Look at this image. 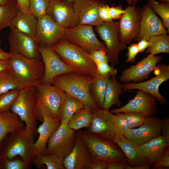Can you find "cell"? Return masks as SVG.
<instances>
[{
  "label": "cell",
  "instance_id": "6da1fadb",
  "mask_svg": "<svg viewBox=\"0 0 169 169\" xmlns=\"http://www.w3.org/2000/svg\"><path fill=\"white\" fill-rule=\"evenodd\" d=\"M35 137L25 126L9 133L0 143V159H12L19 156L33 163L36 154Z\"/></svg>",
  "mask_w": 169,
  "mask_h": 169
},
{
  "label": "cell",
  "instance_id": "7a4b0ae2",
  "mask_svg": "<svg viewBox=\"0 0 169 169\" xmlns=\"http://www.w3.org/2000/svg\"><path fill=\"white\" fill-rule=\"evenodd\" d=\"M10 54V70L19 89L35 88L42 83L44 71L42 59Z\"/></svg>",
  "mask_w": 169,
  "mask_h": 169
},
{
  "label": "cell",
  "instance_id": "3957f363",
  "mask_svg": "<svg viewBox=\"0 0 169 169\" xmlns=\"http://www.w3.org/2000/svg\"><path fill=\"white\" fill-rule=\"evenodd\" d=\"M94 77L78 72H72L58 76L52 84L64 92L81 102L84 106L92 110L100 109L93 98L90 86Z\"/></svg>",
  "mask_w": 169,
  "mask_h": 169
},
{
  "label": "cell",
  "instance_id": "277c9868",
  "mask_svg": "<svg viewBox=\"0 0 169 169\" xmlns=\"http://www.w3.org/2000/svg\"><path fill=\"white\" fill-rule=\"evenodd\" d=\"M51 49L66 64L76 72L97 76L95 64L82 48L65 38L53 46Z\"/></svg>",
  "mask_w": 169,
  "mask_h": 169
},
{
  "label": "cell",
  "instance_id": "5b68a950",
  "mask_svg": "<svg viewBox=\"0 0 169 169\" xmlns=\"http://www.w3.org/2000/svg\"><path fill=\"white\" fill-rule=\"evenodd\" d=\"M77 132L86 144L92 160H101L107 163L127 161L120 148L113 141L99 138L88 130H79Z\"/></svg>",
  "mask_w": 169,
  "mask_h": 169
},
{
  "label": "cell",
  "instance_id": "8992f818",
  "mask_svg": "<svg viewBox=\"0 0 169 169\" xmlns=\"http://www.w3.org/2000/svg\"><path fill=\"white\" fill-rule=\"evenodd\" d=\"M35 89V106L37 120L42 122L43 115L58 118L64 92L54 85L43 83Z\"/></svg>",
  "mask_w": 169,
  "mask_h": 169
},
{
  "label": "cell",
  "instance_id": "52a82bcc",
  "mask_svg": "<svg viewBox=\"0 0 169 169\" xmlns=\"http://www.w3.org/2000/svg\"><path fill=\"white\" fill-rule=\"evenodd\" d=\"M35 88H26L20 92L10 110L24 122L26 129L37 136V115L35 106Z\"/></svg>",
  "mask_w": 169,
  "mask_h": 169
},
{
  "label": "cell",
  "instance_id": "ba28073f",
  "mask_svg": "<svg viewBox=\"0 0 169 169\" xmlns=\"http://www.w3.org/2000/svg\"><path fill=\"white\" fill-rule=\"evenodd\" d=\"M77 135V132L71 129L68 123L61 121L47 142L45 154H55L64 158L73 150Z\"/></svg>",
  "mask_w": 169,
  "mask_h": 169
},
{
  "label": "cell",
  "instance_id": "9c48e42d",
  "mask_svg": "<svg viewBox=\"0 0 169 169\" xmlns=\"http://www.w3.org/2000/svg\"><path fill=\"white\" fill-rule=\"evenodd\" d=\"M64 38L89 54L96 50H102L106 52L105 44L98 39L92 26L79 24L74 27L67 28Z\"/></svg>",
  "mask_w": 169,
  "mask_h": 169
},
{
  "label": "cell",
  "instance_id": "30bf717a",
  "mask_svg": "<svg viewBox=\"0 0 169 169\" xmlns=\"http://www.w3.org/2000/svg\"><path fill=\"white\" fill-rule=\"evenodd\" d=\"M95 30L106 46V53L111 65L117 64L120 54L126 47L122 44L119 38L118 22H104L95 26Z\"/></svg>",
  "mask_w": 169,
  "mask_h": 169
},
{
  "label": "cell",
  "instance_id": "8fae6325",
  "mask_svg": "<svg viewBox=\"0 0 169 169\" xmlns=\"http://www.w3.org/2000/svg\"><path fill=\"white\" fill-rule=\"evenodd\" d=\"M38 18L35 39L38 46L51 48L64 38L66 28L48 14Z\"/></svg>",
  "mask_w": 169,
  "mask_h": 169
},
{
  "label": "cell",
  "instance_id": "7c38bea8",
  "mask_svg": "<svg viewBox=\"0 0 169 169\" xmlns=\"http://www.w3.org/2000/svg\"><path fill=\"white\" fill-rule=\"evenodd\" d=\"M118 22L119 38L126 46L138 35L141 16V8L136 6H128Z\"/></svg>",
  "mask_w": 169,
  "mask_h": 169
},
{
  "label": "cell",
  "instance_id": "4fadbf2b",
  "mask_svg": "<svg viewBox=\"0 0 169 169\" xmlns=\"http://www.w3.org/2000/svg\"><path fill=\"white\" fill-rule=\"evenodd\" d=\"M38 49L44 66V74L42 83L51 84L55 77L76 72L65 63L51 48L38 46Z\"/></svg>",
  "mask_w": 169,
  "mask_h": 169
},
{
  "label": "cell",
  "instance_id": "5bb4252c",
  "mask_svg": "<svg viewBox=\"0 0 169 169\" xmlns=\"http://www.w3.org/2000/svg\"><path fill=\"white\" fill-rule=\"evenodd\" d=\"M155 70L156 72V76L149 80L139 83H124V90L136 89L144 91L155 97L161 104L165 105L167 100L160 93L159 88L163 83L169 79V66L159 64Z\"/></svg>",
  "mask_w": 169,
  "mask_h": 169
},
{
  "label": "cell",
  "instance_id": "9a60e30c",
  "mask_svg": "<svg viewBox=\"0 0 169 169\" xmlns=\"http://www.w3.org/2000/svg\"><path fill=\"white\" fill-rule=\"evenodd\" d=\"M92 122L87 130L101 138L112 141L115 135V114L109 109L92 110Z\"/></svg>",
  "mask_w": 169,
  "mask_h": 169
},
{
  "label": "cell",
  "instance_id": "2e32d148",
  "mask_svg": "<svg viewBox=\"0 0 169 169\" xmlns=\"http://www.w3.org/2000/svg\"><path fill=\"white\" fill-rule=\"evenodd\" d=\"M8 39L10 53L42 59L35 38L20 31L11 29Z\"/></svg>",
  "mask_w": 169,
  "mask_h": 169
},
{
  "label": "cell",
  "instance_id": "e0dca14e",
  "mask_svg": "<svg viewBox=\"0 0 169 169\" xmlns=\"http://www.w3.org/2000/svg\"><path fill=\"white\" fill-rule=\"evenodd\" d=\"M162 58L161 56H156L150 54L136 65L123 70L119 77L120 81L124 83L141 82L149 78Z\"/></svg>",
  "mask_w": 169,
  "mask_h": 169
},
{
  "label": "cell",
  "instance_id": "ac0fdd59",
  "mask_svg": "<svg viewBox=\"0 0 169 169\" xmlns=\"http://www.w3.org/2000/svg\"><path fill=\"white\" fill-rule=\"evenodd\" d=\"M157 100L156 98L151 94L138 90L135 97L129 100L125 105L114 109L110 111L114 114L136 112L154 116L157 112Z\"/></svg>",
  "mask_w": 169,
  "mask_h": 169
},
{
  "label": "cell",
  "instance_id": "d6986e66",
  "mask_svg": "<svg viewBox=\"0 0 169 169\" xmlns=\"http://www.w3.org/2000/svg\"><path fill=\"white\" fill-rule=\"evenodd\" d=\"M163 23L148 4L141 8L139 31L137 38L149 40L151 37L168 33Z\"/></svg>",
  "mask_w": 169,
  "mask_h": 169
},
{
  "label": "cell",
  "instance_id": "ffe728a7",
  "mask_svg": "<svg viewBox=\"0 0 169 169\" xmlns=\"http://www.w3.org/2000/svg\"><path fill=\"white\" fill-rule=\"evenodd\" d=\"M56 23L67 28L74 27L79 24V18L72 4L63 0H50L47 11Z\"/></svg>",
  "mask_w": 169,
  "mask_h": 169
},
{
  "label": "cell",
  "instance_id": "44dd1931",
  "mask_svg": "<svg viewBox=\"0 0 169 169\" xmlns=\"http://www.w3.org/2000/svg\"><path fill=\"white\" fill-rule=\"evenodd\" d=\"M161 120L148 115L138 127L131 129L125 136L136 145L143 144L161 135Z\"/></svg>",
  "mask_w": 169,
  "mask_h": 169
},
{
  "label": "cell",
  "instance_id": "7402d4cb",
  "mask_svg": "<svg viewBox=\"0 0 169 169\" xmlns=\"http://www.w3.org/2000/svg\"><path fill=\"white\" fill-rule=\"evenodd\" d=\"M103 2L99 0H75L72 5L78 18L79 24L93 26L103 23L98 11Z\"/></svg>",
  "mask_w": 169,
  "mask_h": 169
},
{
  "label": "cell",
  "instance_id": "603a6c76",
  "mask_svg": "<svg viewBox=\"0 0 169 169\" xmlns=\"http://www.w3.org/2000/svg\"><path fill=\"white\" fill-rule=\"evenodd\" d=\"M92 161L86 144L77 134L73 150L63 158L64 167L65 169H89Z\"/></svg>",
  "mask_w": 169,
  "mask_h": 169
},
{
  "label": "cell",
  "instance_id": "cb8c5ba5",
  "mask_svg": "<svg viewBox=\"0 0 169 169\" xmlns=\"http://www.w3.org/2000/svg\"><path fill=\"white\" fill-rule=\"evenodd\" d=\"M112 141L120 148L127 158V165L135 167L147 164L146 158L138 146L128 139L118 131Z\"/></svg>",
  "mask_w": 169,
  "mask_h": 169
},
{
  "label": "cell",
  "instance_id": "d4e9b609",
  "mask_svg": "<svg viewBox=\"0 0 169 169\" xmlns=\"http://www.w3.org/2000/svg\"><path fill=\"white\" fill-rule=\"evenodd\" d=\"M138 146L150 166L157 162L169 147V144L161 135Z\"/></svg>",
  "mask_w": 169,
  "mask_h": 169
},
{
  "label": "cell",
  "instance_id": "484cf974",
  "mask_svg": "<svg viewBox=\"0 0 169 169\" xmlns=\"http://www.w3.org/2000/svg\"><path fill=\"white\" fill-rule=\"evenodd\" d=\"M43 121L37 128L39 136L35 143L36 153L45 154L47 142L53 133L59 126L60 122L58 118L55 119L48 115H43Z\"/></svg>",
  "mask_w": 169,
  "mask_h": 169
},
{
  "label": "cell",
  "instance_id": "4316f807",
  "mask_svg": "<svg viewBox=\"0 0 169 169\" xmlns=\"http://www.w3.org/2000/svg\"><path fill=\"white\" fill-rule=\"evenodd\" d=\"M37 21V18L32 13H25L19 11L9 27L35 39Z\"/></svg>",
  "mask_w": 169,
  "mask_h": 169
},
{
  "label": "cell",
  "instance_id": "83f0119b",
  "mask_svg": "<svg viewBox=\"0 0 169 169\" xmlns=\"http://www.w3.org/2000/svg\"><path fill=\"white\" fill-rule=\"evenodd\" d=\"M124 91L123 84L117 80L116 75L112 76L107 84L102 108L109 109L114 105L120 107L122 102L119 97Z\"/></svg>",
  "mask_w": 169,
  "mask_h": 169
},
{
  "label": "cell",
  "instance_id": "f1b7e54d",
  "mask_svg": "<svg viewBox=\"0 0 169 169\" xmlns=\"http://www.w3.org/2000/svg\"><path fill=\"white\" fill-rule=\"evenodd\" d=\"M25 125L19 116L10 110L0 113V143L8 134Z\"/></svg>",
  "mask_w": 169,
  "mask_h": 169
},
{
  "label": "cell",
  "instance_id": "f546056e",
  "mask_svg": "<svg viewBox=\"0 0 169 169\" xmlns=\"http://www.w3.org/2000/svg\"><path fill=\"white\" fill-rule=\"evenodd\" d=\"M84 107L79 100L64 92L59 109L58 118L61 122L68 123L73 115Z\"/></svg>",
  "mask_w": 169,
  "mask_h": 169
},
{
  "label": "cell",
  "instance_id": "4dcf8cb0",
  "mask_svg": "<svg viewBox=\"0 0 169 169\" xmlns=\"http://www.w3.org/2000/svg\"><path fill=\"white\" fill-rule=\"evenodd\" d=\"M92 109L88 107L84 106L71 117L68 124L69 127L74 131L83 128L89 129L92 122Z\"/></svg>",
  "mask_w": 169,
  "mask_h": 169
},
{
  "label": "cell",
  "instance_id": "1f68e13d",
  "mask_svg": "<svg viewBox=\"0 0 169 169\" xmlns=\"http://www.w3.org/2000/svg\"><path fill=\"white\" fill-rule=\"evenodd\" d=\"M63 158L55 154H41L36 153L33 163L38 168L46 166L48 169H65Z\"/></svg>",
  "mask_w": 169,
  "mask_h": 169
},
{
  "label": "cell",
  "instance_id": "d6a6232c",
  "mask_svg": "<svg viewBox=\"0 0 169 169\" xmlns=\"http://www.w3.org/2000/svg\"><path fill=\"white\" fill-rule=\"evenodd\" d=\"M110 79L97 76L94 77L90 88L91 95L100 109L102 108L107 84Z\"/></svg>",
  "mask_w": 169,
  "mask_h": 169
},
{
  "label": "cell",
  "instance_id": "836d02e7",
  "mask_svg": "<svg viewBox=\"0 0 169 169\" xmlns=\"http://www.w3.org/2000/svg\"><path fill=\"white\" fill-rule=\"evenodd\" d=\"M20 11L16 0L0 5V31L9 27L11 21Z\"/></svg>",
  "mask_w": 169,
  "mask_h": 169
},
{
  "label": "cell",
  "instance_id": "e575fe53",
  "mask_svg": "<svg viewBox=\"0 0 169 169\" xmlns=\"http://www.w3.org/2000/svg\"><path fill=\"white\" fill-rule=\"evenodd\" d=\"M150 45L146 52L155 55L161 53H169V36L161 34L151 38L148 40Z\"/></svg>",
  "mask_w": 169,
  "mask_h": 169
},
{
  "label": "cell",
  "instance_id": "d590c367",
  "mask_svg": "<svg viewBox=\"0 0 169 169\" xmlns=\"http://www.w3.org/2000/svg\"><path fill=\"white\" fill-rule=\"evenodd\" d=\"M148 4L154 12L163 20V24L169 32V3L158 2L156 0H148Z\"/></svg>",
  "mask_w": 169,
  "mask_h": 169
},
{
  "label": "cell",
  "instance_id": "8d00e7d4",
  "mask_svg": "<svg viewBox=\"0 0 169 169\" xmlns=\"http://www.w3.org/2000/svg\"><path fill=\"white\" fill-rule=\"evenodd\" d=\"M16 89L19 88L10 69L0 72V95Z\"/></svg>",
  "mask_w": 169,
  "mask_h": 169
},
{
  "label": "cell",
  "instance_id": "74e56055",
  "mask_svg": "<svg viewBox=\"0 0 169 169\" xmlns=\"http://www.w3.org/2000/svg\"><path fill=\"white\" fill-rule=\"evenodd\" d=\"M20 90L16 89L0 95V113L10 110Z\"/></svg>",
  "mask_w": 169,
  "mask_h": 169
},
{
  "label": "cell",
  "instance_id": "f35d334b",
  "mask_svg": "<svg viewBox=\"0 0 169 169\" xmlns=\"http://www.w3.org/2000/svg\"><path fill=\"white\" fill-rule=\"evenodd\" d=\"M50 0H28L30 11L37 18L47 14Z\"/></svg>",
  "mask_w": 169,
  "mask_h": 169
},
{
  "label": "cell",
  "instance_id": "ab89813d",
  "mask_svg": "<svg viewBox=\"0 0 169 169\" xmlns=\"http://www.w3.org/2000/svg\"><path fill=\"white\" fill-rule=\"evenodd\" d=\"M30 165L22 159H0V169H29Z\"/></svg>",
  "mask_w": 169,
  "mask_h": 169
},
{
  "label": "cell",
  "instance_id": "60d3db41",
  "mask_svg": "<svg viewBox=\"0 0 169 169\" xmlns=\"http://www.w3.org/2000/svg\"><path fill=\"white\" fill-rule=\"evenodd\" d=\"M123 114L131 129L139 126L148 115L146 114L136 112H126L123 113Z\"/></svg>",
  "mask_w": 169,
  "mask_h": 169
},
{
  "label": "cell",
  "instance_id": "b9f144b4",
  "mask_svg": "<svg viewBox=\"0 0 169 169\" xmlns=\"http://www.w3.org/2000/svg\"><path fill=\"white\" fill-rule=\"evenodd\" d=\"M108 63H102L95 64L97 76L110 79L112 76L116 75L117 70L113 66L109 65Z\"/></svg>",
  "mask_w": 169,
  "mask_h": 169
},
{
  "label": "cell",
  "instance_id": "7bdbcfd3",
  "mask_svg": "<svg viewBox=\"0 0 169 169\" xmlns=\"http://www.w3.org/2000/svg\"><path fill=\"white\" fill-rule=\"evenodd\" d=\"M115 115V130L118 131L125 136L131 129L130 125L125 119L123 113H117Z\"/></svg>",
  "mask_w": 169,
  "mask_h": 169
},
{
  "label": "cell",
  "instance_id": "ee69618b",
  "mask_svg": "<svg viewBox=\"0 0 169 169\" xmlns=\"http://www.w3.org/2000/svg\"><path fill=\"white\" fill-rule=\"evenodd\" d=\"M88 56L95 64L102 63H108L109 57L105 51L96 50L88 53Z\"/></svg>",
  "mask_w": 169,
  "mask_h": 169
},
{
  "label": "cell",
  "instance_id": "f6af8a7d",
  "mask_svg": "<svg viewBox=\"0 0 169 169\" xmlns=\"http://www.w3.org/2000/svg\"><path fill=\"white\" fill-rule=\"evenodd\" d=\"M109 7L108 5L104 2L99 8V16L103 22H112L113 21L109 13Z\"/></svg>",
  "mask_w": 169,
  "mask_h": 169
},
{
  "label": "cell",
  "instance_id": "bcb514c9",
  "mask_svg": "<svg viewBox=\"0 0 169 169\" xmlns=\"http://www.w3.org/2000/svg\"><path fill=\"white\" fill-rule=\"evenodd\" d=\"M128 53L127 54V63L134 62L137 54L139 53L137 44L133 43L127 47Z\"/></svg>",
  "mask_w": 169,
  "mask_h": 169
},
{
  "label": "cell",
  "instance_id": "7dc6e473",
  "mask_svg": "<svg viewBox=\"0 0 169 169\" xmlns=\"http://www.w3.org/2000/svg\"><path fill=\"white\" fill-rule=\"evenodd\" d=\"M169 167V147L166 151V152L156 164L153 165L152 167L153 169H157L160 168Z\"/></svg>",
  "mask_w": 169,
  "mask_h": 169
},
{
  "label": "cell",
  "instance_id": "c3c4849f",
  "mask_svg": "<svg viewBox=\"0 0 169 169\" xmlns=\"http://www.w3.org/2000/svg\"><path fill=\"white\" fill-rule=\"evenodd\" d=\"M125 12V9H123L121 5L110 7L109 8V13L112 19H119Z\"/></svg>",
  "mask_w": 169,
  "mask_h": 169
},
{
  "label": "cell",
  "instance_id": "681fc988",
  "mask_svg": "<svg viewBox=\"0 0 169 169\" xmlns=\"http://www.w3.org/2000/svg\"><path fill=\"white\" fill-rule=\"evenodd\" d=\"M161 135L169 144V118L161 120Z\"/></svg>",
  "mask_w": 169,
  "mask_h": 169
},
{
  "label": "cell",
  "instance_id": "f907efd6",
  "mask_svg": "<svg viewBox=\"0 0 169 169\" xmlns=\"http://www.w3.org/2000/svg\"><path fill=\"white\" fill-rule=\"evenodd\" d=\"M107 163L101 160H92L89 169H106Z\"/></svg>",
  "mask_w": 169,
  "mask_h": 169
},
{
  "label": "cell",
  "instance_id": "816d5d0a",
  "mask_svg": "<svg viewBox=\"0 0 169 169\" xmlns=\"http://www.w3.org/2000/svg\"><path fill=\"white\" fill-rule=\"evenodd\" d=\"M19 10L25 13H31L29 9L28 0H16Z\"/></svg>",
  "mask_w": 169,
  "mask_h": 169
},
{
  "label": "cell",
  "instance_id": "f5cc1de1",
  "mask_svg": "<svg viewBox=\"0 0 169 169\" xmlns=\"http://www.w3.org/2000/svg\"><path fill=\"white\" fill-rule=\"evenodd\" d=\"M127 165V161L111 162L107 163V169H124Z\"/></svg>",
  "mask_w": 169,
  "mask_h": 169
},
{
  "label": "cell",
  "instance_id": "db71d44e",
  "mask_svg": "<svg viewBox=\"0 0 169 169\" xmlns=\"http://www.w3.org/2000/svg\"><path fill=\"white\" fill-rule=\"evenodd\" d=\"M139 52H143L150 45L149 41L145 38H142L137 44Z\"/></svg>",
  "mask_w": 169,
  "mask_h": 169
},
{
  "label": "cell",
  "instance_id": "11a10c76",
  "mask_svg": "<svg viewBox=\"0 0 169 169\" xmlns=\"http://www.w3.org/2000/svg\"><path fill=\"white\" fill-rule=\"evenodd\" d=\"M10 69V64L9 59H0V72Z\"/></svg>",
  "mask_w": 169,
  "mask_h": 169
},
{
  "label": "cell",
  "instance_id": "9f6ffc18",
  "mask_svg": "<svg viewBox=\"0 0 169 169\" xmlns=\"http://www.w3.org/2000/svg\"><path fill=\"white\" fill-rule=\"evenodd\" d=\"M1 41H0V59H9L10 57V53L6 52L3 50L0 47Z\"/></svg>",
  "mask_w": 169,
  "mask_h": 169
},
{
  "label": "cell",
  "instance_id": "6f0895ef",
  "mask_svg": "<svg viewBox=\"0 0 169 169\" xmlns=\"http://www.w3.org/2000/svg\"><path fill=\"white\" fill-rule=\"evenodd\" d=\"M150 166L148 164L135 167H130L127 165L125 169H149Z\"/></svg>",
  "mask_w": 169,
  "mask_h": 169
},
{
  "label": "cell",
  "instance_id": "680465c9",
  "mask_svg": "<svg viewBox=\"0 0 169 169\" xmlns=\"http://www.w3.org/2000/svg\"><path fill=\"white\" fill-rule=\"evenodd\" d=\"M139 0H125L128 6H136Z\"/></svg>",
  "mask_w": 169,
  "mask_h": 169
},
{
  "label": "cell",
  "instance_id": "91938a15",
  "mask_svg": "<svg viewBox=\"0 0 169 169\" xmlns=\"http://www.w3.org/2000/svg\"><path fill=\"white\" fill-rule=\"evenodd\" d=\"M11 0H0V5L7 3Z\"/></svg>",
  "mask_w": 169,
  "mask_h": 169
},
{
  "label": "cell",
  "instance_id": "94428289",
  "mask_svg": "<svg viewBox=\"0 0 169 169\" xmlns=\"http://www.w3.org/2000/svg\"><path fill=\"white\" fill-rule=\"evenodd\" d=\"M75 0H65L64 1L67 3L72 4Z\"/></svg>",
  "mask_w": 169,
  "mask_h": 169
},
{
  "label": "cell",
  "instance_id": "6125c7cd",
  "mask_svg": "<svg viewBox=\"0 0 169 169\" xmlns=\"http://www.w3.org/2000/svg\"><path fill=\"white\" fill-rule=\"evenodd\" d=\"M160 2L169 3V0H159Z\"/></svg>",
  "mask_w": 169,
  "mask_h": 169
}]
</instances>
